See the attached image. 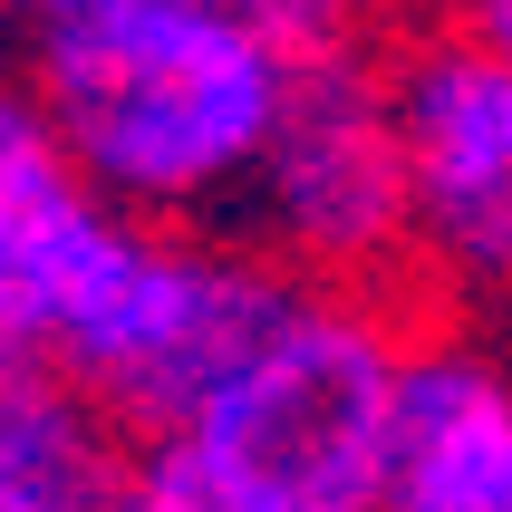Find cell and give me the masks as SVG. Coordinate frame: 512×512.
<instances>
[{"label": "cell", "instance_id": "obj_1", "mask_svg": "<svg viewBox=\"0 0 512 512\" xmlns=\"http://www.w3.org/2000/svg\"><path fill=\"white\" fill-rule=\"evenodd\" d=\"M0 58L68 165L155 232H223L290 107L281 0H39Z\"/></svg>", "mask_w": 512, "mask_h": 512}, {"label": "cell", "instance_id": "obj_2", "mask_svg": "<svg viewBox=\"0 0 512 512\" xmlns=\"http://www.w3.org/2000/svg\"><path fill=\"white\" fill-rule=\"evenodd\" d=\"M281 39L290 107L223 232L281 261L300 290L406 300L416 290V194H406V136L387 97V20L339 10V0H281Z\"/></svg>", "mask_w": 512, "mask_h": 512}, {"label": "cell", "instance_id": "obj_3", "mask_svg": "<svg viewBox=\"0 0 512 512\" xmlns=\"http://www.w3.org/2000/svg\"><path fill=\"white\" fill-rule=\"evenodd\" d=\"M416 339L426 319L406 300L300 290L290 319L252 348V368L174 445H194L223 484L271 512H387Z\"/></svg>", "mask_w": 512, "mask_h": 512}, {"label": "cell", "instance_id": "obj_4", "mask_svg": "<svg viewBox=\"0 0 512 512\" xmlns=\"http://www.w3.org/2000/svg\"><path fill=\"white\" fill-rule=\"evenodd\" d=\"M387 97L416 194V290L512 300V58L464 20H387Z\"/></svg>", "mask_w": 512, "mask_h": 512}, {"label": "cell", "instance_id": "obj_5", "mask_svg": "<svg viewBox=\"0 0 512 512\" xmlns=\"http://www.w3.org/2000/svg\"><path fill=\"white\" fill-rule=\"evenodd\" d=\"M155 242H165L155 223L116 213L68 165L39 97L0 58V348L58 358L87 387V368L107 358L116 319L136 310L155 271Z\"/></svg>", "mask_w": 512, "mask_h": 512}, {"label": "cell", "instance_id": "obj_6", "mask_svg": "<svg viewBox=\"0 0 512 512\" xmlns=\"http://www.w3.org/2000/svg\"><path fill=\"white\" fill-rule=\"evenodd\" d=\"M387 512H512V368L493 348L455 329L416 339Z\"/></svg>", "mask_w": 512, "mask_h": 512}, {"label": "cell", "instance_id": "obj_7", "mask_svg": "<svg viewBox=\"0 0 512 512\" xmlns=\"http://www.w3.org/2000/svg\"><path fill=\"white\" fill-rule=\"evenodd\" d=\"M136 426L97 387L0 348V512H116L136 484Z\"/></svg>", "mask_w": 512, "mask_h": 512}, {"label": "cell", "instance_id": "obj_8", "mask_svg": "<svg viewBox=\"0 0 512 512\" xmlns=\"http://www.w3.org/2000/svg\"><path fill=\"white\" fill-rule=\"evenodd\" d=\"M116 512H271V503H252L242 484H223L194 445H145V455H136V484H126Z\"/></svg>", "mask_w": 512, "mask_h": 512}, {"label": "cell", "instance_id": "obj_9", "mask_svg": "<svg viewBox=\"0 0 512 512\" xmlns=\"http://www.w3.org/2000/svg\"><path fill=\"white\" fill-rule=\"evenodd\" d=\"M464 20H474V29H484V39H493V49L512 58V0H474V10H464Z\"/></svg>", "mask_w": 512, "mask_h": 512}, {"label": "cell", "instance_id": "obj_10", "mask_svg": "<svg viewBox=\"0 0 512 512\" xmlns=\"http://www.w3.org/2000/svg\"><path fill=\"white\" fill-rule=\"evenodd\" d=\"M0 39H10V20H0Z\"/></svg>", "mask_w": 512, "mask_h": 512}]
</instances>
